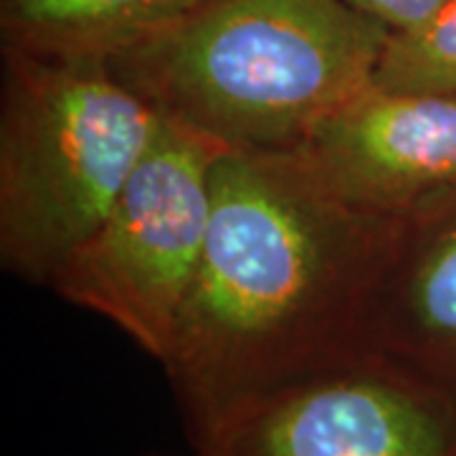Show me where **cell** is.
<instances>
[{"label":"cell","instance_id":"6da1fadb","mask_svg":"<svg viewBox=\"0 0 456 456\" xmlns=\"http://www.w3.org/2000/svg\"><path fill=\"white\" fill-rule=\"evenodd\" d=\"M398 221L350 206L297 150H224L206 248L163 360L191 426L368 350Z\"/></svg>","mask_w":456,"mask_h":456},{"label":"cell","instance_id":"7a4b0ae2","mask_svg":"<svg viewBox=\"0 0 456 456\" xmlns=\"http://www.w3.org/2000/svg\"><path fill=\"white\" fill-rule=\"evenodd\" d=\"M388 36L345 0H206L110 69L226 150L289 152L373 84Z\"/></svg>","mask_w":456,"mask_h":456},{"label":"cell","instance_id":"3957f363","mask_svg":"<svg viewBox=\"0 0 456 456\" xmlns=\"http://www.w3.org/2000/svg\"><path fill=\"white\" fill-rule=\"evenodd\" d=\"M163 114L110 61L3 49L0 264L51 287L112 211Z\"/></svg>","mask_w":456,"mask_h":456},{"label":"cell","instance_id":"277c9868","mask_svg":"<svg viewBox=\"0 0 456 456\" xmlns=\"http://www.w3.org/2000/svg\"><path fill=\"white\" fill-rule=\"evenodd\" d=\"M224 150L163 117L112 211L49 289L112 322L163 362L206 248L213 167Z\"/></svg>","mask_w":456,"mask_h":456},{"label":"cell","instance_id":"5b68a950","mask_svg":"<svg viewBox=\"0 0 456 456\" xmlns=\"http://www.w3.org/2000/svg\"><path fill=\"white\" fill-rule=\"evenodd\" d=\"M191 428L206 456H456V393L368 347Z\"/></svg>","mask_w":456,"mask_h":456},{"label":"cell","instance_id":"8992f818","mask_svg":"<svg viewBox=\"0 0 456 456\" xmlns=\"http://www.w3.org/2000/svg\"><path fill=\"white\" fill-rule=\"evenodd\" d=\"M360 211L406 218L456 185V97L362 89L297 147Z\"/></svg>","mask_w":456,"mask_h":456},{"label":"cell","instance_id":"52a82bcc","mask_svg":"<svg viewBox=\"0 0 456 456\" xmlns=\"http://www.w3.org/2000/svg\"><path fill=\"white\" fill-rule=\"evenodd\" d=\"M368 347L456 393V185L398 221L370 305Z\"/></svg>","mask_w":456,"mask_h":456},{"label":"cell","instance_id":"ba28073f","mask_svg":"<svg viewBox=\"0 0 456 456\" xmlns=\"http://www.w3.org/2000/svg\"><path fill=\"white\" fill-rule=\"evenodd\" d=\"M206 0H0L3 49L102 59L167 31Z\"/></svg>","mask_w":456,"mask_h":456},{"label":"cell","instance_id":"9c48e42d","mask_svg":"<svg viewBox=\"0 0 456 456\" xmlns=\"http://www.w3.org/2000/svg\"><path fill=\"white\" fill-rule=\"evenodd\" d=\"M373 86L403 94L456 97V0L408 31H391L378 59Z\"/></svg>","mask_w":456,"mask_h":456},{"label":"cell","instance_id":"30bf717a","mask_svg":"<svg viewBox=\"0 0 456 456\" xmlns=\"http://www.w3.org/2000/svg\"><path fill=\"white\" fill-rule=\"evenodd\" d=\"M355 11L383 23L391 31H408L439 11L444 0H345Z\"/></svg>","mask_w":456,"mask_h":456},{"label":"cell","instance_id":"8fae6325","mask_svg":"<svg viewBox=\"0 0 456 456\" xmlns=\"http://www.w3.org/2000/svg\"><path fill=\"white\" fill-rule=\"evenodd\" d=\"M196 456H206V454H200V452H198V454Z\"/></svg>","mask_w":456,"mask_h":456}]
</instances>
